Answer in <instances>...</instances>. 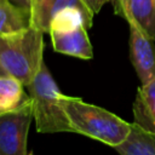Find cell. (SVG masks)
<instances>
[{"instance_id": "4fadbf2b", "label": "cell", "mask_w": 155, "mask_h": 155, "mask_svg": "<svg viewBox=\"0 0 155 155\" xmlns=\"http://www.w3.org/2000/svg\"><path fill=\"white\" fill-rule=\"evenodd\" d=\"M86 5H87V7L93 12V15L96 16V15H98L99 13V11L102 10V7L107 4V2H109L110 0H82Z\"/></svg>"}, {"instance_id": "30bf717a", "label": "cell", "mask_w": 155, "mask_h": 155, "mask_svg": "<svg viewBox=\"0 0 155 155\" xmlns=\"http://www.w3.org/2000/svg\"><path fill=\"white\" fill-rule=\"evenodd\" d=\"M114 149L119 155H155V131L133 122L127 138Z\"/></svg>"}, {"instance_id": "277c9868", "label": "cell", "mask_w": 155, "mask_h": 155, "mask_svg": "<svg viewBox=\"0 0 155 155\" xmlns=\"http://www.w3.org/2000/svg\"><path fill=\"white\" fill-rule=\"evenodd\" d=\"M28 97L18 108L0 114V155H27V138L33 120Z\"/></svg>"}, {"instance_id": "3957f363", "label": "cell", "mask_w": 155, "mask_h": 155, "mask_svg": "<svg viewBox=\"0 0 155 155\" xmlns=\"http://www.w3.org/2000/svg\"><path fill=\"white\" fill-rule=\"evenodd\" d=\"M25 87L33 103V117L38 132H74L61 104L62 93L45 62L33 81Z\"/></svg>"}, {"instance_id": "e0dca14e", "label": "cell", "mask_w": 155, "mask_h": 155, "mask_svg": "<svg viewBox=\"0 0 155 155\" xmlns=\"http://www.w3.org/2000/svg\"><path fill=\"white\" fill-rule=\"evenodd\" d=\"M154 5H155V0H154Z\"/></svg>"}, {"instance_id": "9a60e30c", "label": "cell", "mask_w": 155, "mask_h": 155, "mask_svg": "<svg viewBox=\"0 0 155 155\" xmlns=\"http://www.w3.org/2000/svg\"><path fill=\"white\" fill-rule=\"evenodd\" d=\"M0 75H7V74L5 73V70L2 69V67H1V64H0Z\"/></svg>"}, {"instance_id": "7a4b0ae2", "label": "cell", "mask_w": 155, "mask_h": 155, "mask_svg": "<svg viewBox=\"0 0 155 155\" xmlns=\"http://www.w3.org/2000/svg\"><path fill=\"white\" fill-rule=\"evenodd\" d=\"M44 33L34 27L0 34V64L5 73L28 86L44 62Z\"/></svg>"}, {"instance_id": "7c38bea8", "label": "cell", "mask_w": 155, "mask_h": 155, "mask_svg": "<svg viewBox=\"0 0 155 155\" xmlns=\"http://www.w3.org/2000/svg\"><path fill=\"white\" fill-rule=\"evenodd\" d=\"M24 85L13 76L0 75V114L18 108L29 96L24 93Z\"/></svg>"}, {"instance_id": "9c48e42d", "label": "cell", "mask_w": 155, "mask_h": 155, "mask_svg": "<svg viewBox=\"0 0 155 155\" xmlns=\"http://www.w3.org/2000/svg\"><path fill=\"white\" fill-rule=\"evenodd\" d=\"M133 116L136 124L155 131V79L138 88L133 103Z\"/></svg>"}, {"instance_id": "5bb4252c", "label": "cell", "mask_w": 155, "mask_h": 155, "mask_svg": "<svg viewBox=\"0 0 155 155\" xmlns=\"http://www.w3.org/2000/svg\"><path fill=\"white\" fill-rule=\"evenodd\" d=\"M11 1L21 7H24V8H29V6H30V0H11Z\"/></svg>"}, {"instance_id": "5b68a950", "label": "cell", "mask_w": 155, "mask_h": 155, "mask_svg": "<svg viewBox=\"0 0 155 155\" xmlns=\"http://www.w3.org/2000/svg\"><path fill=\"white\" fill-rule=\"evenodd\" d=\"M130 28V59L140 84L155 79V40L147 36L133 22L127 21Z\"/></svg>"}, {"instance_id": "52a82bcc", "label": "cell", "mask_w": 155, "mask_h": 155, "mask_svg": "<svg viewBox=\"0 0 155 155\" xmlns=\"http://www.w3.org/2000/svg\"><path fill=\"white\" fill-rule=\"evenodd\" d=\"M69 7L80 10L93 22L94 15L82 0H30V25L44 34L48 33L53 17L62 10Z\"/></svg>"}, {"instance_id": "8992f818", "label": "cell", "mask_w": 155, "mask_h": 155, "mask_svg": "<svg viewBox=\"0 0 155 155\" xmlns=\"http://www.w3.org/2000/svg\"><path fill=\"white\" fill-rule=\"evenodd\" d=\"M48 34L56 52L80 59H91L93 57V48L84 23L54 27L50 29Z\"/></svg>"}, {"instance_id": "6da1fadb", "label": "cell", "mask_w": 155, "mask_h": 155, "mask_svg": "<svg viewBox=\"0 0 155 155\" xmlns=\"http://www.w3.org/2000/svg\"><path fill=\"white\" fill-rule=\"evenodd\" d=\"M61 104L75 133L99 140L111 148L120 145L130 134L132 124L104 108L63 93Z\"/></svg>"}, {"instance_id": "ba28073f", "label": "cell", "mask_w": 155, "mask_h": 155, "mask_svg": "<svg viewBox=\"0 0 155 155\" xmlns=\"http://www.w3.org/2000/svg\"><path fill=\"white\" fill-rule=\"evenodd\" d=\"M115 15L126 22L133 21L143 33L155 40V5L154 0H110Z\"/></svg>"}, {"instance_id": "8fae6325", "label": "cell", "mask_w": 155, "mask_h": 155, "mask_svg": "<svg viewBox=\"0 0 155 155\" xmlns=\"http://www.w3.org/2000/svg\"><path fill=\"white\" fill-rule=\"evenodd\" d=\"M30 27V10L11 0H0V34L15 33Z\"/></svg>"}, {"instance_id": "2e32d148", "label": "cell", "mask_w": 155, "mask_h": 155, "mask_svg": "<svg viewBox=\"0 0 155 155\" xmlns=\"http://www.w3.org/2000/svg\"><path fill=\"white\" fill-rule=\"evenodd\" d=\"M27 155H34V154H33V153H29V154H27Z\"/></svg>"}]
</instances>
